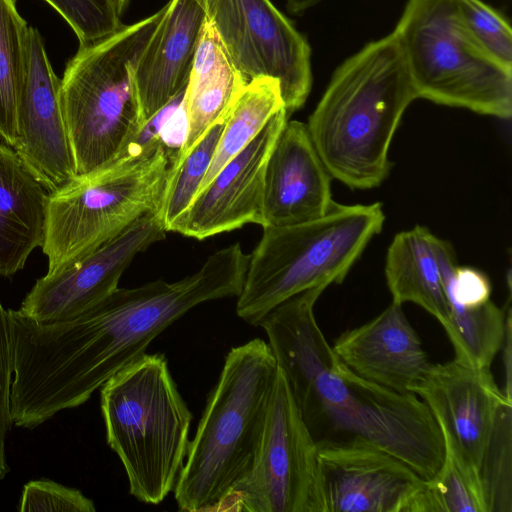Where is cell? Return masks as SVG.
<instances>
[{"label":"cell","mask_w":512,"mask_h":512,"mask_svg":"<svg viewBox=\"0 0 512 512\" xmlns=\"http://www.w3.org/2000/svg\"><path fill=\"white\" fill-rule=\"evenodd\" d=\"M331 347L359 377L402 394L412 393L430 365L402 305L394 302L370 321L341 333Z\"/></svg>","instance_id":"obj_18"},{"label":"cell","mask_w":512,"mask_h":512,"mask_svg":"<svg viewBox=\"0 0 512 512\" xmlns=\"http://www.w3.org/2000/svg\"><path fill=\"white\" fill-rule=\"evenodd\" d=\"M277 369L268 343L261 338L227 353L173 489L180 510L200 511L224 504L248 474Z\"/></svg>","instance_id":"obj_4"},{"label":"cell","mask_w":512,"mask_h":512,"mask_svg":"<svg viewBox=\"0 0 512 512\" xmlns=\"http://www.w3.org/2000/svg\"><path fill=\"white\" fill-rule=\"evenodd\" d=\"M235 68L246 83L278 80L290 116L306 102L312 86L311 48L270 0H202Z\"/></svg>","instance_id":"obj_12"},{"label":"cell","mask_w":512,"mask_h":512,"mask_svg":"<svg viewBox=\"0 0 512 512\" xmlns=\"http://www.w3.org/2000/svg\"><path fill=\"white\" fill-rule=\"evenodd\" d=\"M434 237L419 225L397 233L387 250L384 273L392 302L420 306L446 331L449 307Z\"/></svg>","instance_id":"obj_22"},{"label":"cell","mask_w":512,"mask_h":512,"mask_svg":"<svg viewBox=\"0 0 512 512\" xmlns=\"http://www.w3.org/2000/svg\"><path fill=\"white\" fill-rule=\"evenodd\" d=\"M176 155L155 134L115 163L49 193L41 246L46 274L65 269L145 214L159 212Z\"/></svg>","instance_id":"obj_8"},{"label":"cell","mask_w":512,"mask_h":512,"mask_svg":"<svg viewBox=\"0 0 512 512\" xmlns=\"http://www.w3.org/2000/svg\"><path fill=\"white\" fill-rule=\"evenodd\" d=\"M167 5L155 14L80 44L60 79V100L76 176L128 155L143 134L135 72Z\"/></svg>","instance_id":"obj_5"},{"label":"cell","mask_w":512,"mask_h":512,"mask_svg":"<svg viewBox=\"0 0 512 512\" xmlns=\"http://www.w3.org/2000/svg\"><path fill=\"white\" fill-rule=\"evenodd\" d=\"M112 3V6L117 14V16L120 18L123 10L125 9L127 3L129 0H110Z\"/></svg>","instance_id":"obj_32"},{"label":"cell","mask_w":512,"mask_h":512,"mask_svg":"<svg viewBox=\"0 0 512 512\" xmlns=\"http://www.w3.org/2000/svg\"><path fill=\"white\" fill-rule=\"evenodd\" d=\"M13 149L49 193L76 176L60 100V79L52 69L40 32L33 27L28 28L26 73Z\"/></svg>","instance_id":"obj_16"},{"label":"cell","mask_w":512,"mask_h":512,"mask_svg":"<svg viewBox=\"0 0 512 512\" xmlns=\"http://www.w3.org/2000/svg\"><path fill=\"white\" fill-rule=\"evenodd\" d=\"M316 452V443L278 367L252 467L230 496L235 498L234 509L321 512Z\"/></svg>","instance_id":"obj_11"},{"label":"cell","mask_w":512,"mask_h":512,"mask_svg":"<svg viewBox=\"0 0 512 512\" xmlns=\"http://www.w3.org/2000/svg\"><path fill=\"white\" fill-rule=\"evenodd\" d=\"M136 68L146 125L186 89L206 19L202 0H170Z\"/></svg>","instance_id":"obj_19"},{"label":"cell","mask_w":512,"mask_h":512,"mask_svg":"<svg viewBox=\"0 0 512 512\" xmlns=\"http://www.w3.org/2000/svg\"><path fill=\"white\" fill-rule=\"evenodd\" d=\"M444 459L435 476L425 480L420 512H490L478 476L444 443Z\"/></svg>","instance_id":"obj_26"},{"label":"cell","mask_w":512,"mask_h":512,"mask_svg":"<svg viewBox=\"0 0 512 512\" xmlns=\"http://www.w3.org/2000/svg\"><path fill=\"white\" fill-rule=\"evenodd\" d=\"M246 84L206 18L183 100L185 132L177 156L190 150L229 112Z\"/></svg>","instance_id":"obj_21"},{"label":"cell","mask_w":512,"mask_h":512,"mask_svg":"<svg viewBox=\"0 0 512 512\" xmlns=\"http://www.w3.org/2000/svg\"><path fill=\"white\" fill-rule=\"evenodd\" d=\"M382 204L333 202L320 218L265 226L250 254L237 315L258 326L274 307L308 289L340 284L384 225Z\"/></svg>","instance_id":"obj_7"},{"label":"cell","mask_w":512,"mask_h":512,"mask_svg":"<svg viewBox=\"0 0 512 512\" xmlns=\"http://www.w3.org/2000/svg\"><path fill=\"white\" fill-rule=\"evenodd\" d=\"M228 113L216 121L185 154L174 159L158 212L166 231L189 207L212 161Z\"/></svg>","instance_id":"obj_25"},{"label":"cell","mask_w":512,"mask_h":512,"mask_svg":"<svg viewBox=\"0 0 512 512\" xmlns=\"http://www.w3.org/2000/svg\"><path fill=\"white\" fill-rule=\"evenodd\" d=\"M287 10L291 14L300 15L315 6L321 0H285Z\"/></svg>","instance_id":"obj_31"},{"label":"cell","mask_w":512,"mask_h":512,"mask_svg":"<svg viewBox=\"0 0 512 512\" xmlns=\"http://www.w3.org/2000/svg\"><path fill=\"white\" fill-rule=\"evenodd\" d=\"M415 99L393 31L340 64L306 124L331 176L351 189L380 186L391 170L395 132Z\"/></svg>","instance_id":"obj_3"},{"label":"cell","mask_w":512,"mask_h":512,"mask_svg":"<svg viewBox=\"0 0 512 512\" xmlns=\"http://www.w3.org/2000/svg\"><path fill=\"white\" fill-rule=\"evenodd\" d=\"M69 24L80 44L100 39L121 24L110 0H45Z\"/></svg>","instance_id":"obj_28"},{"label":"cell","mask_w":512,"mask_h":512,"mask_svg":"<svg viewBox=\"0 0 512 512\" xmlns=\"http://www.w3.org/2000/svg\"><path fill=\"white\" fill-rule=\"evenodd\" d=\"M317 446L321 512H420L425 480L365 441Z\"/></svg>","instance_id":"obj_13"},{"label":"cell","mask_w":512,"mask_h":512,"mask_svg":"<svg viewBox=\"0 0 512 512\" xmlns=\"http://www.w3.org/2000/svg\"><path fill=\"white\" fill-rule=\"evenodd\" d=\"M459 17L472 39L491 58L512 69V30L507 19L482 0H455Z\"/></svg>","instance_id":"obj_27"},{"label":"cell","mask_w":512,"mask_h":512,"mask_svg":"<svg viewBox=\"0 0 512 512\" xmlns=\"http://www.w3.org/2000/svg\"><path fill=\"white\" fill-rule=\"evenodd\" d=\"M393 32L417 99L511 117L512 69L472 39L455 0H408Z\"/></svg>","instance_id":"obj_9"},{"label":"cell","mask_w":512,"mask_h":512,"mask_svg":"<svg viewBox=\"0 0 512 512\" xmlns=\"http://www.w3.org/2000/svg\"><path fill=\"white\" fill-rule=\"evenodd\" d=\"M318 286L283 301L259 322L316 445L365 441L402 460L421 478L435 476L444 440L429 407L352 372L333 352L314 306Z\"/></svg>","instance_id":"obj_2"},{"label":"cell","mask_w":512,"mask_h":512,"mask_svg":"<svg viewBox=\"0 0 512 512\" xmlns=\"http://www.w3.org/2000/svg\"><path fill=\"white\" fill-rule=\"evenodd\" d=\"M106 440L119 457L129 493L157 505L184 464L192 413L161 353H144L100 387Z\"/></svg>","instance_id":"obj_6"},{"label":"cell","mask_w":512,"mask_h":512,"mask_svg":"<svg viewBox=\"0 0 512 512\" xmlns=\"http://www.w3.org/2000/svg\"><path fill=\"white\" fill-rule=\"evenodd\" d=\"M429 407L448 444L480 479L489 507L512 506V398L490 369L456 360L430 363L412 387Z\"/></svg>","instance_id":"obj_10"},{"label":"cell","mask_w":512,"mask_h":512,"mask_svg":"<svg viewBox=\"0 0 512 512\" xmlns=\"http://www.w3.org/2000/svg\"><path fill=\"white\" fill-rule=\"evenodd\" d=\"M288 118L285 108L276 112L258 135L196 193L171 231L203 240L248 223L262 226L266 166Z\"/></svg>","instance_id":"obj_15"},{"label":"cell","mask_w":512,"mask_h":512,"mask_svg":"<svg viewBox=\"0 0 512 512\" xmlns=\"http://www.w3.org/2000/svg\"><path fill=\"white\" fill-rule=\"evenodd\" d=\"M158 212L147 213L114 239L65 269L39 278L18 309L40 323L72 319L118 288L134 257L165 238Z\"/></svg>","instance_id":"obj_14"},{"label":"cell","mask_w":512,"mask_h":512,"mask_svg":"<svg viewBox=\"0 0 512 512\" xmlns=\"http://www.w3.org/2000/svg\"><path fill=\"white\" fill-rule=\"evenodd\" d=\"M249 258L234 243L181 280L118 287L94 307L64 321L40 323L19 310H7L13 425L33 429L62 410L82 405L190 309L238 297Z\"/></svg>","instance_id":"obj_1"},{"label":"cell","mask_w":512,"mask_h":512,"mask_svg":"<svg viewBox=\"0 0 512 512\" xmlns=\"http://www.w3.org/2000/svg\"><path fill=\"white\" fill-rule=\"evenodd\" d=\"M332 179L307 125L288 120L266 166L262 227L294 225L325 215L334 202Z\"/></svg>","instance_id":"obj_17"},{"label":"cell","mask_w":512,"mask_h":512,"mask_svg":"<svg viewBox=\"0 0 512 512\" xmlns=\"http://www.w3.org/2000/svg\"><path fill=\"white\" fill-rule=\"evenodd\" d=\"M28 28L16 0H0V143L12 148L26 73Z\"/></svg>","instance_id":"obj_24"},{"label":"cell","mask_w":512,"mask_h":512,"mask_svg":"<svg viewBox=\"0 0 512 512\" xmlns=\"http://www.w3.org/2000/svg\"><path fill=\"white\" fill-rule=\"evenodd\" d=\"M282 108L285 107L278 80L260 77L247 83L228 112L209 169L197 192L242 151Z\"/></svg>","instance_id":"obj_23"},{"label":"cell","mask_w":512,"mask_h":512,"mask_svg":"<svg viewBox=\"0 0 512 512\" xmlns=\"http://www.w3.org/2000/svg\"><path fill=\"white\" fill-rule=\"evenodd\" d=\"M13 380L10 327L7 310L0 302V479L9 472L6 460V437L13 425L10 393Z\"/></svg>","instance_id":"obj_30"},{"label":"cell","mask_w":512,"mask_h":512,"mask_svg":"<svg viewBox=\"0 0 512 512\" xmlns=\"http://www.w3.org/2000/svg\"><path fill=\"white\" fill-rule=\"evenodd\" d=\"M49 192L15 150L0 143V275L22 270L44 240Z\"/></svg>","instance_id":"obj_20"},{"label":"cell","mask_w":512,"mask_h":512,"mask_svg":"<svg viewBox=\"0 0 512 512\" xmlns=\"http://www.w3.org/2000/svg\"><path fill=\"white\" fill-rule=\"evenodd\" d=\"M19 510L94 512L91 499L74 488H69L51 480H34L24 485Z\"/></svg>","instance_id":"obj_29"}]
</instances>
